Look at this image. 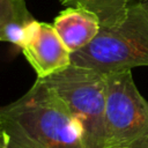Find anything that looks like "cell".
I'll return each instance as SVG.
<instances>
[{"label":"cell","instance_id":"1","mask_svg":"<svg viewBox=\"0 0 148 148\" xmlns=\"http://www.w3.org/2000/svg\"><path fill=\"white\" fill-rule=\"evenodd\" d=\"M5 148H87L81 123L42 80L0 106Z\"/></svg>","mask_w":148,"mask_h":148},{"label":"cell","instance_id":"9","mask_svg":"<svg viewBox=\"0 0 148 148\" xmlns=\"http://www.w3.org/2000/svg\"><path fill=\"white\" fill-rule=\"evenodd\" d=\"M0 148H5V140H3V132H2L1 123H0Z\"/></svg>","mask_w":148,"mask_h":148},{"label":"cell","instance_id":"8","mask_svg":"<svg viewBox=\"0 0 148 148\" xmlns=\"http://www.w3.org/2000/svg\"><path fill=\"white\" fill-rule=\"evenodd\" d=\"M65 7H75L92 13L102 28L117 24L125 16L134 0H59Z\"/></svg>","mask_w":148,"mask_h":148},{"label":"cell","instance_id":"10","mask_svg":"<svg viewBox=\"0 0 148 148\" xmlns=\"http://www.w3.org/2000/svg\"><path fill=\"white\" fill-rule=\"evenodd\" d=\"M136 1H148V0H136Z\"/></svg>","mask_w":148,"mask_h":148},{"label":"cell","instance_id":"4","mask_svg":"<svg viewBox=\"0 0 148 148\" xmlns=\"http://www.w3.org/2000/svg\"><path fill=\"white\" fill-rule=\"evenodd\" d=\"M81 123L87 148H104L105 138V74L71 65L42 79Z\"/></svg>","mask_w":148,"mask_h":148},{"label":"cell","instance_id":"3","mask_svg":"<svg viewBox=\"0 0 148 148\" xmlns=\"http://www.w3.org/2000/svg\"><path fill=\"white\" fill-rule=\"evenodd\" d=\"M104 148H148V101L131 69L105 74Z\"/></svg>","mask_w":148,"mask_h":148},{"label":"cell","instance_id":"6","mask_svg":"<svg viewBox=\"0 0 148 148\" xmlns=\"http://www.w3.org/2000/svg\"><path fill=\"white\" fill-rule=\"evenodd\" d=\"M52 25L71 54L91 43L102 28L96 15L75 7H65Z\"/></svg>","mask_w":148,"mask_h":148},{"label":"cell","instance_id":"7","mask_svg":"<svg viewBox=\"0 0 148 148\" xmlns=\"http://www.w3.org/2000/svg\"><path fill=\"white\" fill-rule=\"evenodd\" d=\"M34 20L25 0H0V42L21 47L28 25Z\"/></svg>","mask_w":148,"mask_h":148},{"label":"cell","instance_id":"2","mask_svg":"<svg viewBox=\"0 0 148 148\" xmlns=\"http://www.w3.org/2000/svg\"><path fill=\"white\" fill-rule=\"evenodd\" d=\"M72 65L103 74L148 66V1H134L121 21L101 28L91 43L72 53Z\"/></svg>","mask_w":148,"mask_h":148},{"label":"cell","instance_id":"5","mask_svg":"<svg viewBox=\"0 0 148 148\" xmlns=\"http://www.w3.org/2000/svg\"><path fill=\"white\" fill-rule=\"evenodd\" d=\"M37 79H46L72 65V54L50 23L34 20L20 47Z\"/></svg>","mask_w":148,"mask_h":148}]
</instances>
